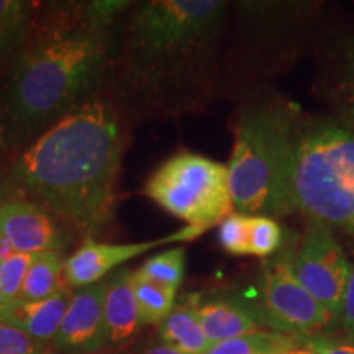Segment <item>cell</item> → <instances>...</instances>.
<instances>
[{"label": "cell", "mask_w": 354, "mask_h": 354, "mask_svg": "<svg viewBox=\"0 0 354 354\" xmlns=\"http://www.w3.org/2000/svg\"><path fill=\"white\" fill-rule=\"evenodd\" d=\"M228 3L149 0L110 32L102 81L113 107L140 118L202 109L214 95Z\"/></svg>", "instance_id": "1"}, {"label": "cell", "mask_w": 354, "mask_h": 354, "mask_svg": "<svg viewBox=\"0 0 354 354\" xmlns=\"http://www.w3.org/2000/svg\"><path fill=\"white\" fill-rule=\"evenodd\" d=\"M122 156L120 115L109 99L92 95L33 140L3 184L8 196L94 238L112 218Z\"/></svg>", "instance_id": "2"}, {"label": "cell", "mask_w": 354, "mask_h": 354, "mask_svg": "<svg viewBox=\"0 0 354 354\" xmlns=\"http://www.w3.org/2000/svg\"><path fill=\"white\" fill-rule=\"evenodd\" d=\"M123 6L91 3L77 21L50 26L20 51L0 99V143L30 145L91 97Z\"/></svg>", "instance_id": "3"}, {"label": "cell", "mask_w": 354, "mask_h": 354, "mask_svg": "<svg viewBox=\"0 0 354 354\" xmlns=\"http://www.w3.org/2000/svg\"><path fill=\"white\" fill-rule=\"evenodd\" d=\"M302 212L354 234V130L299 117L287 176V214Z\"/></svg>", "instance_id": "4"}, {"label": "cell", "mask_w": 354, "mask_h": 354, "mask_svg": "<svg viewBox=\"0 0 354 354\" xmlns=\"http://www.w3.org/2000/svg\"><path fill=\"white\" fill-rule=\"evenodd\" d=\"M299 115L282 105L250 109L238 118L230 158L233 209L245 215L287 214V176Z\"/></svg>", "instance_id": "5"}, {"label": "cell", "mask_w": 354, "mask_h": 354, "mask_svg": "<svg viewBox=\"0 0 354 354\" xmlns=\"http://www.w3.org/2000/svg\"><path fill=\"white\" fill-rule=\"evenodd\" d=\"M145 194L194 228L209 230L233 212L227 166L190 151L166 159L148 179Z\"/></svg>", "instance_id": "6"}, {"label": "cell", "mask_w": 354, "mask_h": 354, "mask_svg": "<svg viewBox=\"0 0 354 354\" xmlns=\"http://www.w3.org/2000/svg\"><path fill=\"white\" fill-rule=\"evenodd\" d=\"M290 269L305 290L338 320L351 264L325 221L310 218Z\"/></svg>", "instance_id": "7"}, {"label": "cell", "mask_w": 354, "mask_h": 354, "mask_svg": "<svg viewBox=\"0 0 354 354\" xmlns=\"http://www.w3.org/2000/svg\"><path fill=\"white\" fill-rule=\"evenodd\" d=\"M261 318L264 325L292 336H310L336 322L299 284L286 254L264 264Z\"/></svg>", "instance_id": "8"}, {"label": "cell", "mask_w": 354, "mask_h": 354, "mask_svg": "<svg viewBox=\"0 0 354 354\" xmlns=\"http://www.w3.org/2000/svg\"><path fill=\"white\" fill-rule=\"evenodd\" d=\"M205 230L185 227L179 232L156 238V240L140 243H100L94 238H86V241L64 261V279L69 287L94 286L107 277L113 269L125 264L127 261L138 258L148 251L167 243H184L196 240Z\"/></svg>", "instance_id": "9"}, {"label": "cell", "mask_w": 354, "mask_h": 354, "mask_svg": "<svg viewBox=\"0 0 354 354\" xmlns=\"http://www.w3.org/2000/svg\"><path fill=\"white\" fill-rule=\"evenodd\" d=\"M105 281L82 287L71 297L68 312L53 339L57 354H91L105 349Z\"/></svg>", "instance_id": "10"}, {"label": "cell", "mask_w": 354, "mask_h": 354, "mask_svg": "<svg viewBox=\"0 0 354 354\" xmlns=\"http://www.w3.org/2000/svg\"><path fill=\"white\" fill-rule=\"evenodd\" d=\"M0 241L25 254L63 251L66 245L50 212L17 197L0 202Z\"/></svg>", "instance_id": "11"}, {"label": "cell", "mask_w": 354, "mask_h": 354, "mask_svg": "<svg viewBox=\"0 0 354 354\" xmlns=\"http://www.w3.org/2000/svg\"><path fill=\"white\" fill-rule=\"evenodd\" d=\"M71 297L73 292L69 286H66L51 297L37 302L17 299L0 307V322L17 326L46 346L48 343H53L59 330L61 322L68 312Z\"/></svg>", "instance_id": "12"}, {"label": "cell", "mask_w": 354, "mask_h": 354, "mask_svg": "<svg viewBox=\"0 0 354 354\" xmlns=\"http://www.w3.org/2000/svg\"><path fill=\"white\" fill-rule=\"evenodd\" d=\"M189 305L196 312L212 344L238 338L243 335L256 333V331H261V326H264L261 313L253 312L245 304L233 299H192Z\"/></svg>", "instance_id": "13"}, {"label": "cell", "mask_w": 354, "mask_h": 354, "mask_svg": "<svg viewBox=\"0 0 354 354\" xmlns=\"http://www.w3.org/2000/svg\"><path fill=\"white\" fill-rule=\"evenodd\" d=\"M105 348H117L130 342L141 326L138 305L133 290V272H113L105 281L104 295Z\"/></svg>", "instance_id": "14"}, {"label": "cell", "mask_w": 354, "mask_h": 354, "mask_svg": "<svg viewBox=\"0 0 354 354\" xmlns=\"http://www.w3.org/2000/svg\"><path fill=\"white\" fill-rule=\"evenodd\" d=\"M159 342L184 354H203L212 346L189 304L174 305L169 315L159 323Z\"/></svg>", "instance_id": "15"}, {"label": "cell", "mask_w": 354, "mask_h": 354, "mask_svg": "<svg viewBox=\"0 0 354 354\" xmlns=\"http://www.w3.org/2000/svg\"><path fill=\"white\" fill-rule=\"evenodd\" d=\"M66 286L64 259L61 251H44L33 254L19 299L26 302L44 300Z\"/></svg>", "instance_id": "16"}, {"label": "cell", "mask_w": 354, "mask_h": 354, "mask_svg": "<svg viewBox=\"0 0 354 354\" xmlns=\"http://www.w3.org/2000/svg\"><path fill=\"white\" fill-rule=\"evenodd\" d=\"M330 95L338 110V120L354 130V38L344 39L336 51Z\"/></svg>", "instance_id": "17"}, {"label": "cell", "mask_w": 354, "mask_h": 354, "mask_svg": "<svg viewBox=\"0 0 354 354\" xmlns=\"http://www.w3.org/2000/svg\"><path fill=\"white\" fill-rule=\"evenodd\" d=\"M35 3L25 0H0V57L25 43L33 25Z\"/></svg>", "instance_id": "18"}, {"label": "cell", "mask_w": 354, "mask_h": 354, "mask_svg": "<svg viewBox=\"0 0 354 354\" xmlns=\"http://www.w3.org/2000/svg\"><path fill=\"white\" fill-rule=\"evenodd\" d=\"M295 336L279 331H256L214 343L203 354H279L294 343Z\"/></svg>", "instance_id": "19"}, {"label": "cell", "mask_w": 354, "mask_h": 354, "mask_svg": "<svg viewBox=\"0 0 354 354\" xmlns=\"http://www.w3.org/2000/svg\"><path fill=\"white\" fill-rule=\"evenodd\" d=\"M133 290H135L141 325H159L174 308L176 290L136 277L135 272H133Z\"/></svg>", "instance_id": "20"}, {"label": "cell", "mask_w": 354, "mask_h": 354, "mask_svg": "<svg viewBox=\"0 0 354 354\" xmlns=\"http://www.w3.org/2000/svg\"><path fill=\"white\" fill-rule=\"evenodd\" d=\"M184 272L185 250L179 246L149 258L138 271H135V276L153 282V284L177 290L184 279Z\"/></svg>", "instance_id": "21"}, {"label": "cell", "mask_w": 354, "mask_h": 354, "mask_svg": "<svg viewBox=\"0 0 354 354\" xmlns=\"http://www.w3.org/2000/svg\"><path fill=\"white\" fill-rule=\"evenodd\" d=\"M33 254L12 253L0 259V307L19 299Z\"/></svg>", "instance_id": "22"}, {"label": "cell", "mask_w": 354, "mask_h": 354, "mask_svg": "<svg viewBox=\"0 0 354 354\" xmlns=\"http://www.w3.org/2000/svg\"><path fill=\"white\" fill-rule=\"evenodd\" d=\"M248 238H250V254L264 258L279 250L282 241V232L277 221L271 216L250 215Z\"/></svg>", "instance_id": "23"}, {"label": "cell", "mask_w": 354, "mask_h": 354, "mask_svg": "<svg viewBox=\"0 0 354 354\" xmlns=\"http://www.w3.org/2000/svg\"><path fill=\"white\" fill-rule=\"evenodd\" d=\"M248 221L250 215L232 212L218 225V241L230 254H250V238H248Z\"/></svg>", "instance_id": "24"}, {"label": "cell", "mask_w": 354, "mask_h": 354, "mask_svg": "<svg viewBox=\"0 0 354 354\" xmlns=\"http://www.w3.org/2000/svg\"><path fill=\"white\" fill-rule=\"evenodd\" d=\"M46 346L17 326L0 322V354H39Z\"/></svg>", "instance_id": "25"}, {"label": "cell", "mask_w": 354, "mask_h": 354, "mask_svg": "<svg viewBox=\"0 0 354 354\" xmlns=\"http://www.w3.org/2000/svg\"><path fill=\"white\" fill-rule=\"evenodd\" d=\"M338 322L342 323L343 330L354 338V268H351V274H349L342 308L338 313Z\"/></svg>", "instance_id": "26"}, {"label": "cell", "mask_w": 354, "mask_h": 354, "mask_svg": "<svg viewBox=\"0 0 354 354\" xmlns=\"http://www.w3.org/2000/svg\"><path fill=\"white\" fill-rule=\"evenodd\" d=\"M308 343L313 354H354V342H331V339L308 336Z\"/></svg>", "instance_id": "27"}, {"label": "cell", "mask_w": 354, "mask_h": 354, "mask_svg": "<svg viewBox=\"0 0 354 354\" xmlns=\"http://www.w3.org/2000/svg\"><path fill=\"white\" fill-rule=\"evenodd\" d=\"M136 354H184L180 351H177L176 348L172 346H167L165 343H153V344H148V346H145L143 349H140Z\"/></svg>", "instance_id": "28"}, {"label": "cell", "mask_w": 354, "mask_h": 354, "mask_svg": "<svg viewBox=\"0 0 354 354\" xmlns=\"http://www.w3.org/2000/svg\"><path fill=\"white\" fill-rule=\"evenodd\" d=\"M7 197H8V192H7V187H6V184H3V183H0V202H2V201H6Z\"/></svg>", "instance_id": "29"}, {"label": "cell", "mask_w": 354, "mask_h": 354, "mask_svg": "<svg viewBox=\"0 0 354 354\" xmlns=\"http://www.w3.org/2000/svg\"><path fill=\"white\" fill-rule=\"evenodd\" d=\"M91 354H118L117 351H115V349H99V351H95V353H91Z\"/></svg>", "instance_id": "30"}, {"label": "cell", "mask_w": 354, "mask_h": 354, "mask_svg": "<svg viewBox=\"0 0 354 354\" xmlns=\"http://www.w3.org/2000/svg\"><path fill=\"white\" fill-rule=\"evenodd\" d=\"M39 354H57L55 351H44V353H39Z\"/></svg>", "instance_id": "31"}]
</instances>
